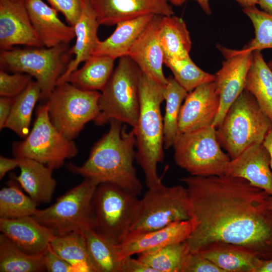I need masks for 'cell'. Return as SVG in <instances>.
<instances>
[{
    "mask_svg": "<svg viewBox=\"0 0 272 272\" xmlns=\"http://www.w3.org/2000/svg\"><path fill=\"white\" fill-rule=\"evenodd\" d=\"M0 231L20 249L30 255L42 253L56 234L32 216L0 218Z\"/></svg>",
    "mask_w": 272,
    "mask_h": 272,
    "instance_id": "44dd1931",
    "label": "cell"
},
{
    "mask_svg": "<svg viewBox=\"0 0 272 272\" xmlns=\"http://www.w3.org/2000/svg\"><path fill=\"white\" fill-rule=\"evenodd\" d=\"M189 252L184 241L141 253L138 258L155 272H182L184 259Z\"/></svg>",
    "mask_w": 272,
    "mask_h": 272,
    "instance_id": "836d02e7",
    "label": "cell"
},
{
    "mask_svg": "<svg viewBox=\"0 0 272 272\" xmlns=\"http://www.w3.org/2000/svg\"><path fill=\"white\" fill-rule=\"evenodd\" d=\"M267 208L272 211V196L270 195L268 196V199H267Z\"/></svg>",
    "mask_w": 272,
    "mask_h": 272,
    "instance_id": "816d5d0a",
    "label": "cell"
},
{
    "mask_svg": "<svg viewBox=\"0 0 272 272\" xmlns=\"http://www.w3.org/2000/svg\"><path fill=\"white\" fill-rule=\"evenodd\" d=\"M272 121L254 97L244 90L230 106L216 128L217 140L231 159L249 147L262 143Z\"/></svg>",
    "mask_w": 272,
    "mask_h": 272,
    "instance_id": "277c9868",
    "label": "cell"
},
{
    "mask_svg": "<svg viewBox=\"0 0 272 272\" xmlns=\"http://www.w3.org/2000/svg\"><path fill=\"white\" fill-rule=\"evenodd\" d=\"M267 64H268L269 67L272 70V59L268 61Z\"/></svg>",
    "mask_w": 272,
    "mask_h": 272,
    "instance_id": "f5cc1de1",
    "label": "cell"
},
{
    "mask_svg": "<svg viewBox=\"0 0 272 272\" xmlns=\"http://www.w3.org/2000/svg\"><path fill=\"white\" fill-rule=\"evenodd\" d=\"M218 48L225 58L221 69L215 76L220 106L212 125L216 128L222 122L230 106L244 90L248 70L252 61L253 52L245 48L231 49L222 46Z\"/></svg>",
    "mask_w": 272,
    "mask_h": 272,
    "instance_id": "4fadbf2b",
    "label": "cell"
},
{
    "mask_svg": "<svg viewBox=\"0 0 272 272\" xmlns=\"http://www.w3.org/2000/svg\"><path fill=\"white\" fill-rule=\"evenodd\" d=\"M32 77L21 73L10 74L0 70V95L13 98L22 93L32 81Z\"/></svg>",
    "mask_w": 272,
    "mask_h": 272,
    "instance_id": "74e56055",
    "label": "cell"
},
{
    "mask_svg": "<svg viewBox=\"0 0 272 272\" xmlns=\"http://www.w3.org/2000/svg\"><path fill=\"white\" fill-rule=\"evenodd\" d=\"M190 218L186 187L180 185L167 187L162 184L148 188L140 200L138 213L127 236L160 229L171 223Z\"/></svg>",
    "mask_w": 272,
    "mask_h": 272,
    "instance_id": "7c38bea8",
    "label": "cell"
},
{
    "mask_svg": "<svg viewBox=\"0 0 272 272\" xmlns=\"http://www.w3.org/2000/svg\"><path fill=\"white\" fill-rule=\"evenodd\" d=\"M188 0H168L169 3L175 6H181Z\"/></svg>",
    "mask_w": 272,
    "mask_h": 272,
    "instance_id": "f907efd6",
    "label": "cell"
},
{
    "mask_svg": "<svg viewBox=\"0 0 272 272\" xmlns=\"http://www.w3.org/2000/svg\"><path fill=\"white\" fill-rule=\"evenodd\" d=\"M99 25L112 26L147 15H174L168 0H88Z\"/></svg>",
    "mask_w": 272,
    "mask_h": 272,
    "instance_id": "9a60e30c",
    "label": "cell"
},
{
    "mask_svg": "<svg viewBox=\"0 0 272 272\" xmlns=\"http://www.w3.org/2000/svg\"><path fill=\"white\" fill-rule=\"evenodd\" d=\"M43 47L30 20L24 0H0L1 50L16 45Z\"/></svg>",
    "mask_w": 272,
    "mask_h": 272,
    "instance_id": "5bb4252c",
    "label": "cell"
},
{
    "mask_svg": "<svg viewBox=\"0 0 272 272\" xmlns=\"http://www.w3.org/2000/svg\"><path fill=\"white\" fill-rule=\"evenodd\" d=\"M109 123V130L92 148L86 162L80 166L70 163L67 168L98 184H113L139 196L143 185L133 164L136 159L134 130L127 132L123 123L115 119Z\"/></svg>",
    "mask_w": 272,
    "mask_h": 272,
    "instance_id": "7a4b0ae2",
    "label": "cell"
},
{
    "mask_svg": "<svg viewBox=\"0 0 272 272\" xmlns=\"http://www.w3.org/2000/svg\"><path fill=\"white\" fill-rule=\"evenodd\" d=\"M43 254L30 255L24 252L3 234H0L1 272L45 271Z\"/></svg>",
    "mask_w": 272,
    "mask_h": 272,
    "instance_id": "1f68e13d",
    "label": "cell"
},
{
    "mask_svg": "<svg viewBox=\"0 0 272 272\" xmlns=\"http://www.w3.org/2000/svg\"><path fill=\"white\" fill-rule=\"evenodd\" d=\"M138 196L113 184H98L93 197V229L114 244L121 243L137 216Z\"/></svg>",
    "mask_w": 272,
    "mask_h": 272,
    "instance_id": "52a82bcc",
    "label": "cell"
},
{
    "mask_svg": "<svg viewBox=\"0 0 272 272\" xmlns=\"http://www.w3.org/2000/svg\"><path fill=\"white\" fill-rule=\"evenodd\" d=\"M219 106L220 97L214 81L199 85L188 93L181 105L179 132H187L212 125Z\"/></svg>",
    "mask_w": 272,
    "mask_h": 272,
    "instance_id": "2e32d148",
    "label": "cell"
},
{
    "mask_svg": "<svg viewBox=\"0 0 272 272\" xmlns=\"http://www.w3.org/2000/svg\"><path fill=\"white\" fill-rule=\"evenodd\" d=\"M262 144L269 155L270 167L272 170V128L267 132L262 142Z\"/></svg>",
    "mask_w": 272,
    "mask_h": 272,
    "instance_id": "f6af8a7d",
    "label": "cell"
},
{
    "mask_svg": "<svg viewBox=\"0 0 272 272\" xmlns=\"http://www.w3.org/2000/svg\"><path fill=\"white\" fill-rule=\"evenodd\" d=\"M33 28L43 46L69 44L74 38V27L59 18L57 11L42 0H24Z\"/></svg>",
    "mask_w": 272,
    "mask_h": 272,
    "instance_id": "ffe728a7",
    "label": "cell"
},
{
    "mask_svg": "<svg viewBox=\"0 0 272 272\" xmlns=\"http://www.w3.org/2000/svg\"><path fill=\"white\" fill-rule=\"evenodd\" d=\"M95 13L88 0H83L81 15L74 26L76 41L70 48V52L75 57L69 63L67 67L57 82V85L65 82L70 74L78 69L93 54L99 40L97 30L99 26Z\"/></svg>",
    "mask_w": 272,
    "mask_h": 272,
    "instance_id": "7402d4cb",
    "label": "cell"
},
{
    "mask_svg": "<svg viewBox=\"0 0 272 272\" xmlns=\"http://www.w3.org/2000/svg\"><path fill=\"white\" fill-rule=\"evenodd\" d=\"M257 272H272V258L263 260Z\"/></svg>",
    "mask_w": 272,
    "mask_h": 272,
    "instance_id": "7dc6e473",
    "label": "cell"
},
{
    "mask_svg": "<svg viewBox=\"0 0 272 272\" xmlns=\"http://www.w3.org/2000/svg\"><path fill=\"white\" fill-rule=\"evenodd\" d=\"M244 90L255 98L263 111L272 121V70L260 50L253 52Z\"/></svg>",
    "mask_w": 272,
    "mask_h": 272,
    "instance_id": "4316f807",
    "label": "cell"
},
{
    "mask_svg": "<svg viewBox=\"0 0 272 272\" xmlns=\"http://www.w3.org/2000/svg\"><path fill=\"white\" fill-rule=\"evenodd\" d=\"M164 64L170 69L175 80L188 93L203 83L214 81V75L206 72L191 59L164 58Z\"/></svg>",
    "mask_w": 272,
    "mask_h": 272,
    "instance_id": "d590c367",
    "label": "cell"
},
{
    "mask_svg": "<svg viewBox=\"0 0 272 272\" xmlns=\"http://www.w3.org/2000/svg\"><path fill=\"white\" fill-rule=\"evenodd\" d=\"M225 174L246 179L272 196L270 156L262 143L253 145L231 159Z\"/></svg>",
    "mask_w": 272,
    "mask_h": 272,
    "instance_id": "d6986e66",
    "label": "cell"
},
{
    "mask_svg": "<svg viewBox=\"0 0 272 272\" xmlns=\"http://www.w3.org/2000/svg\"><path fill=\"white\" fill-rule=\"evenodd\" d=\"M51 7L64 17L73 27L78 20L82 10L83 0H47Z\"/></svg>",
    "mask_w": 272,
    "mask_h": 272,
    "instance_id": "f35d334b",
    "label": "cell"
},
{
    "mask_svg": "<svg viewBox=\"0 0 272 272\" xmlns=\"http://www.w3.org/2000/svg\"><path fill=\"white\" fill-rule=\"evenodd\" d=\"M194 227L192 218L176 221L153 231L127 236L116 244L120 260L135 254L154 250L165 245L186 241Z\"/></svg>",
    "mask_w": 272,
    "mask_h": 272,
    "instance_id": "ac0fdd59",
    "label": "cell"
},
{
    "mask_svg": "<svg viewBox=\"0 0 272 272\" xmlns=\"http://www.w3.org/2000/svg\"><path fill=\"white\" fill-rule=\"evenodd\" d=\"M155 16L144 15L117 24L108 37L99 40L92 55L106 56L115 60L127 55L134 42Z\"/></svg>",
    "mask_w": 272,
    "mask_h": 272,
    "instance_id": "603a6c76",
    "label": "cell"
},
{
    "mask_svg": "<svg viewBox=\"0 0 272 272\" xmlns=\"http://www.w3.org/2000/svg\"><path fill=\"white\" fill-rule=\"evenodd\" d=\"M120 272H155V271L141 261L129 256L123 258L121 262Z\"/></svg>",
    "mask_w": 272,
    "mask_h": 272,
    "instance_id": "b9f144b4",
    "label": "cell"
},
{
    "mask_svg": "<svg viewBox=\"0 0 272 272\" xmlns=\"http://www.w3.org/2000/svg\"><path fill=\"white\" fill-rule=\"evenodd\" d=\"M98 184L85 179L44 209H37L32 217L56 234L88 228L93 229V197Z\"/></svg>",
    "mask_w": 272,
    "mask_h": 272,
    "instance_id": "8fae6325",
    "label": "cell"
},
{
    "mask_svg": "<svg viewBox=\"0 0 272 272\" xmlns=\"http://www.w3.org/2000/svg\"><path fill=\"white\" fill-rule=\"evenodd\" d=\"M180 181L185 185L194 221L185 241L190 252L224 242L261 259L272 258V211L265 191L245 179L225 174L191 175Z\"/></svg>",
    "mask_w": 272,
    "mask_h": 272,
    "instance_id": "6da1fadb",
    "label": "cell"
},
{
    "mask_svg": "<svg viewBox=\"0 0 272 272\" xmlns=\"http://www.w3.org/2000/svg\"><path fill=\"white\" fill-rule=\"evenodd\" d=\"M173 147L175 163L191 176L224 175L231 160L222 150L213 125L180 132Z\"/></svg>",
    "mask_w": 272,
    "mask_h": 272,
    "instance_id": "ba28073f",
    "label": "cell"
},
{
    "mask_svg": "<svg viewBox=\"0 0 272 272\" xmlns=\"http://www.w3.org/2000/svg\"><path fill=\"white\" fill-rule=\"evenodd\" d=\"M40 98V87L36 81L32 80L22 93L13 98L11 111L5 128L24 139L30 132L32 112Z\"/></svg>",
    "mask_w": 272,
    "mask_h": 272,
    "instance_id": "f546056e",
    "label": "cell"
},
{
    "mask_svg": "<svg viewBox=\"0 0 272 272\" xmlns=\"http://www.w3.org/2000/svg\"><path fill=\"white\" fill-rule=\"evenodd\" d=\"M15 157L38 161L51 170L59 168L66 159L78 153L75 143L65 137L52 123L47 102L38 106L32 128L23 141L13 144Z\"/></svg>",
    "mask_w": 272,
    "mask_h": 272,
    "instance_id": "9c48e42d",
    "label": "cell"
},
{
    "mask_svg": "<svg viewBox=\"0 0 272 272\" xmlns=\"http://www.w3.org/2000/svg\"><path fill=\"white\" fill-rule=\"evenodd\" d=\"M198 252L224 272H257L262 260L242 248L224 242L212 243Z\"/></svg>",
    "mask_w": 272,
    "mask_h": 272,
    "instance_id": "d4e9b609",
    "label": "cell"
},
{
    "mask_svg": "<svg viewBox=\"0 0 272 272\" xmlns=\"http://www.w3.org/2000/svg\"><path fill=\"white\" fill-rule=\"evenodd\" d=\"M182 272H224L199 252H189L186 255Z\"/></svg>",
    "mask_w": 272,
    "mask_h": 272,
    "instance_id": "ab89813d",
    "label": "cell"
},
{
    "mask_svg": "<svg viewBox=\"0 0 272 272\" xmlns=\"http://www.w3.org/2000/svg\"><path fill=\"white\" fill-rule=\"evenodd\" d=\"M261 10L272 15V0H257Z\"/></svg>",
    "mask_w": 272,
    "mask_h": 272,
    "instance_id": "bcb514c9",
    "label": "cell"
},
{
    "mask_svg": "<svg viewBox=\"0 0 272 272\" xmlns=\"http://www.w3.org/2000/svg\"><path fill=\"white\" fill-rule=\"evenodd\" d=\"M13 103V98L1 97L0 98V129L5 128L10 116Z\"/></svg>",
    "mask_w": 272,
    "mask_h": 272,
    "instance_id": "7bdbcfd3",
    "label": "cell"
},
{
    "mask_svg": "<svg viewBox=\"0 0 272 272\" xmlns=\"http://www.w3.org/2000/svg\"><path fill=\"white\" fill-rule=\"evenodd\" d=\"M188 92L174 78L169 76L164 87L166 101L163 119L164 148L167 150L173 147L179 134L178 121L182 103Z\"/></svg>",
    "mask_w": 272,
    "mask_h": 272,
    "instance_id": "4dcf8cb0",
    "label": "cell"
},
{
    "mask_svg": "<svg viewBox=\"0 0 272 272\" xmlns=\"http://www.w3.org/2000/svg\"><path fill=\"white\" fill-rule=\"evenodd\" d=\"M50 245L58 255L73 265L75 272H95L83 231L56 234Z\"/></svg>",
    "mask_w": 272,
    "mask_h": 272,
    "instance_id": "83f0119b",
    "label": "cell"
},
{
    "mask_svg": "<svg viewBox=\"0 0 272 272\" xmlns=\"http://www.w3.org/2000/svg\"><path fill=\"white\" fill-rule=\"evenodd\" d=\"M18 158L20 174L16 179L22 188L38 203L49 202L56 185L52 175L53 170L35 160Z\"/></svg>",
    "mask_w": 272,
    "mask_h": 272,
    "instance_id": "cb8c5ba5",
    "label": "cell"
},
{
    "mask_svg": "<svg viewBox=\"0 0 272 272\" xmlns=\"http://www.w3.org/2000/svg\"><path fill=\"white\" fill-rule=\"evenodd\" d=\"M250 20L254 30V37L244 48L253 51L272 48V15L256 7L242 9Z\"/></svg>",
    "mask_w": 272,
    "mask_h": 272,
    "instance_id": "8d00e7d4",
    "label": "cell"
},
{
    "mask_svg": "<svg viewBox=\"0 0 272 272\" xmlns=\"http://www.w3.org/2000/svg\"><path fill=\"white\" fill-rule=\"evenodd\" d=\"M199 5L203 11L208 15L212 14L210 4V0H195Z\"/></svg>",
    "mask_w": 272,
    "mask_h": 272,
    "instance_id": "c3c4849f",
    "label": "cell"
},
{
    "mask_svg": "<svg viewBox=\"0 0 272 272\" xmlns=\"http://www.w3.org/2000/svg\"><path fill=\"white\" fill-rule=\"evenodd\" d=\"M82 231L95 272H120L121 261L116 244L101 236L91 228Z\"/></svg>",
    "mask_w": 272,
    "mask_h": 272,
    "instance_id": "d6a6232c",
    "label": "cell"
},
{
    "mask_svg": "<svg viewBox=\"0 0 272 272\" xmlns=\"http://www.w3.org/2000/svg\"><path fill=\"white\" fill-rule=\"evenodd\" d=\"M242 8H249L256 7L257 5V0H234Z\"/></svg>",
    "mask_w": 272,
    "mask_h": 272,
    "instance_id": "681fc988",
    "label": "cell"
},
{
    "mask_svg": "<svg viewBox=\"0 0 272 272\" xmlns=\"http://www.w3.org/2000/svg\"><path fill=\"white\" fill-rule=\"evenodd\" d=\"M100 94L67 82L57 85L46 101L52 123L66 138H75L87 123L98 115Z\"/></svg>",
    "mask_w": 272,
    "mask_h": 272,
    "instance_id": "30bf717a",
    "label": "cell"
},
{
    "mask_svg": "<svg viewBox=\"0 0 272 272\" xmlns=\"http://www.w3.org/2000/svg\"><path fill=\"white\" fill-rule=\"evenodd\" d=\"M114 60L106 56L92 55L82 67L70 74L66 82L82 90L102 91L113 71Z\"/></svg>",
    "mask_w": 272,
    "mask_h": 272,
    "instance_id": "f1b7e54d",
    "label": "cell"
},
{
    "mask_svg": "<svg viewBox=\"0 0 272 272\" xmlns=\"http://www.w3.org/2000/svg\"><path fill=\"white\" fill-rule=\"evenodd\" d=\"M46 270L49 272H75L72 264L58 255L50 244L42 253Z\"/></svg>",
    "mask_w": 272,
    "mask_h": 272,
    "instance_id": "60d3db41",
    "label": "cell"
},
{
    "mask_svg": "<svg viewBox=\"0 0 272 272\" xmlns=\"http://www.w3.org/2000/svg\"><path fill=\"white\" fill-rule=\"evenodd\" d=\"M162 16L155 15L131 47L128 56L142 72L157 84L165 87L167 83L163 70L164 53L159 39Z\"/></svg>",
    "mask_w": 272,
    "mask_h": 272,
    "instance_id": "e0dca14e",
    "label": "cell"
},
{
    "mask_svg": "<svg viewBox=\"0 0 272 272\" xmlns=\"http://www.w3.org/2000/svg\"><path fill=\"white\" fill-rule=\"evenodd\" d=\"M159 39L164 58L183 59L189 56L192 46L185 21L174 15L161 16Z\"/></svg>",
    "mask_w": 272,
    "mask_h": 272,
    "instance_id": "484cf974",
    "label": "cell"
},
{
    "mask_svg": "<svg viewBox=\"0 0 272 272\" xmlns=\"http://www.w3.org/2000/svg\"><path fill=\"white\" fill-rule=\"evenodd\" d=\"M19 161L18 158H8L3 156L0 157V179L4 178L9 171L19 167Z\"/></svg>",
    "mask_w": 272,
    "mask_h": 272,
    "instance_id": "ee69618b",
    "label": "cell"
},
{
    "mask_svg": "<svg viewBox=\"0 0 272 272\" xmlns=\"http://www.w3.org/2000/svg\"><path fill=\"white\" fill-rule=\"evenodd\" d=\"M69 44H62L50 48L1 50V68L34 77L41 89L40 99L47 101L72 59Z\"/></svg>",
    "mask_w": 272,
    "mask_h": 272,
    "instance_id": "8992f818",
    "label": "cell"
},
{
    "mask_svg": "<svg viewBox=\"0 0 272 272\" xmlns=\"http://www.w3.org/2000/svg\"><path fill=\"white\" fill-rule=\"evenodd\" d=\"M165 100L164 87L142 72L140 83V109L137 125L132 128L136 141V160L142 168L148 188L161 184L157 165L164 158L163 119L161 104Z\"/></svg>",
    "mask_w": 272,
    "mask_h": 272,
    "instance_id": "3957f363",
    "label": "cell"
},
{
    "mask_svg": "<svg viewBox=\"0 0 272 272\" xmlns=\"http://www.w3.org/2000/svg\"><path fill=\"white\" fill-rule=\"evenodd\" d=\"M142 71L127 55L119 58L107 83L101 91L99 114L94 122L97 125L118 120L134 128L140 109V83Z\"/></svg>",
    "mask_w": 272,
    "mask_h": 272,
    "instance_id": "5b68a950",
    "label": "cell"
},
{
    "mask_svg": "<svg viewBox=\"0 0 272 272\" xmlns=\"http://www.w3.org/2000/svg\"><path fill=\"white\" fill-rule=\"evenodd\" d=\"M39 203L16 185L11 184L0 190V218L16 219L32 216Z\"/></svg>",
    "mask_w": 272,
    "mask_h": 272,
    "instance_id": "e575fe53",
    "label": "cell"
}]
</instances>
